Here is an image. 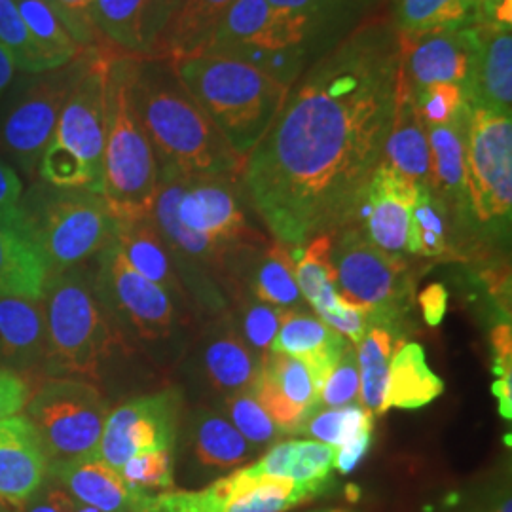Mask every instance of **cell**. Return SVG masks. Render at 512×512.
I'll return each instance as SVG.
<instances>
[{"label":"cell","instance_id":"36","mask_svg":"<svg viewBox=\"0 0 512 512\" xmlns=\"http://www.w3.org/2000/svg\"><path fill=\"white\" fill-rule=\"evenodd\" d=\"M476 21V0H393L391 23L399 37L463 29Z\"/></svg>","mask_w":512,"mask_h":512},{"label":"cell","instance_id":"29","mask_svg":"<svg viewBox=\"0 0 512 512\" xmlns=\"http://www.w3.org/2000/svg\"><path fill=\"white\" fill-rule=\"evenodd\" d=\"M245 469L255 476L291 478L311 497H317L332 480L334 448L311 439L283 440L255 463L245 465Z\"/></svg>","mask_w":512,"mask_h":512},{"label":"cell","instance_id":"53","mask_svg":"<svg viewBox=\"0 0 512 512\" xmlns=\"http://www.w3.org/2000/svg\"><path fill=\"white\" fill-rule=\"evenodd\" d=\"M423 321L429 327H439L448 310V291L440 283H431L418 296Z\"/></svg>","mask_w":512,"mask_h":512},{"label":"cell","instance_id":"47","mask_svg":"<svg viewBox=\"0 0 512 512\" xmlns=\"http://www.w3.org/2000/svg\"><path fill=\"white\" fill-rule=\"evenodd\" d=\"M359 393H361V378H359V365H357V351L349 342L344 353L340 355L338 363L332 368L327 382L321 387L315 410L357 403Z\"/></svg>","mask_w":512,"mask_h":512},{"label":"cell","instance_id":"49","mask_svg":"<svg viewBox=\"0 0 512 512\" xmlns=\"http://www.w3.org/2000/svg\"><path fill=\"white\" fill-rule=\"evenodd\" d=\"M48 2L80 48L86 50V48L103 44V38L99 35L95 27V18H93L95 0H48Z\"/></svg>","mask_w":512,"mask_h":512},{"label":"cell","instance_id":"55","mask_svg":"<svg viewBox=\"0 0 512 512\" xmlns=\"http://www.w3.org/2000/svg\"><path fill=\"white\" fill-rule=\"evenodd\" d=\"M478 21L512 29V0H476Z\"/></svg>","mask_w":512,"mask_h":512},{"label":"cell","instance_id":"38","mask_svg":"<svg viewBox=\"0 0 512 512\" xmlns=\"http://www.w3.org/2000/svg\"><path fill=\"white\" fill-rule=\"evenodd\" d=\"M450 215L429 186H418V198L410 213L406 251L421 258H437L450 247Z\"/></svg>","mask_w":512,"mask_h":512},{"label":"cell","instance_id":"1","mask_svg":"<svg viewBox=\"0 0 512 512\" xmlns=\"http://www.w3.org/2000/svg\"><path fill=\"white\" fill-rule=\"evenodd\" d=\"M401 78L391 18L363 21L296 80L247 156L241 188L274 241L298 251L348 226L382 162Z\"/></svg>","mask_w":512,"mask_h":512},{"label":"cell","instance_id":"11","mask_svg":"<svg viewBox=\"0 0 512 512\" xmlns=\"http://www.w3.org/2000/svg\"><path fill=\"white\" fill-rule=\"evenodd\" d=\"M84 50L71 63L46 71L19 93L0 124V147L27 173L38 162L54 135L59 114L86 63Z\"/></svg>","mask_w":512,"mask_h":512},{"label":"cell","instance_id":"10","mask_svg":"<svg viewBox=\"0 0 512 512\" xmlns=\"http://www.w3.org/2000/svg\"><path fill=\"white\" fill-rule=\"evenodd\" d=\"M29 420L50 463L93 459L109 418V404L86 380L52 378L27 401Z\"/></svg>","mask_w":512,"mask_h":512},{"label":"cell","instance_id":"45","mask_svg":"<svg viewBox=\"0 0 512 512\" xmlns=\"http://www.w3.org/2000/svg\"><path fill=\"white\" fill-rule=\"evenodd\" d=\"M118 473L131 488L147 492V494L154 490H160L162 494L175 490L173 452L171 450L145 452V454L133 456L122 465V469Z\"/></svg>","mask_w":512,"mask_h":512},{"label":"cell","instance_id":"9","mask_svg":"<svg viewBox=\"0 0 512 512\" xmlns=\"http://www.w3.org/2000/svg\"><path fill=\"white\" fill-rule=\"evenodd\" d=\"M465 184L471 232L505 236L512 215V114L469 107Z\"/></svg>","mask_w":512,"mask_h":512},{"label":"cell","instance_id":"4","mask_svg":"<svg viewBox=\"0 0 512 512\" xmlns=\"http://www.w3.org/2000/svg\"><path fill=\"white\" fill-rule=\"evenodd\" d=\"M116 54L122 52L107 42L88 48L84 69L38 162L44 183L65 190H90L101 196L109 73Z\"/></svg>","mask_w":512,"mask_h":512},{"label":"cell","instance_id":"13","mask_svg":"<svg viewBox=\"0 0 512 512\" xmlns=\"http://www.w3.org/2000/svg\"><path fill=\"white\" fill-rule=\"evenodd\" d=\"M183 399L177 389H164L137 397L114 408L105 421L93 459L120 471L122 465L139 454L171 450L181 429Z\"/></svg>","mask_w":512,"mask_h":512},{"label":"cell","instance_id":"7","mask_svg":"<svg viewBox=\"0 0 512 512\" xmlns=\"http://www.w3.org/2000/svg\"><path fill=\"white\" fill-rule=\"evenodd\" d=\"M19 211L27 222L50 275L78 268L114 239L116 220L105 200L90 190H65L38 184Z\"/></svg>","mask_w":512,"mask_h":512},{"label":"cell","instance_id":"33","mask_svg":"<svg viewBox=\"0 0 512 512\" xmlns=\"http://www.w3.org/2000/svg\"><path fill=\"white\" fill-rule=\"evenodd\" d=\"M444 393V382L427 363L425 349L416 342H403L395 349L385 384L384 406L399 410H416L437 401Z\"/></svg>","mask_w":512,"mask_h":512},{"label":"cell","instance_id":"37","mask_svg":"<svg viewBox=\"0 0 512 512\" xmlns=\"http://www.w3.org/2000/svg\"><path fill=\"white\" fill-rule=\"evenodd\" d=\"M395 338L397 336L393 330L374 327L368 330L365 338L355 346L359 378H361L359 403L372 414H384L382 406H384L389 363L395 349L403 344V340L395 342Z\"/></svg>","mask_w":512,"mask_h":512},{"label":"cell","instance_id":"28","mask_svg":"<svg viewBox=\"0 0 512 512\" xmlns=\"http://www.w3.org/2000/svg\"><path fill=\"white\" fill-rule=\"evenodd\" d=\"M382 162L416 186H429L431 150L427 128L416 107V95L399 78L393 122L385 139Z\"/></svg>","mask_w":512,"mask_h":512},{"label":"cell","instance_id":"22","mask_svg":"<svg viewBox=\"0 0 512 512\" xmlns=\"http://www.w3.org/2000/svg\"><path fill=\"white\" fill-rule=\"evenodd\" d=\"M50 461L27 416L0 420V503L21 507L44 486Z\"/></svg>","mask_w":512,"mask_h":512},{"label":"cell","instance_id":"32","mask_svg":"<svg viewBox=\"0 0 512 512\" xmlns=\"http://www.w3.org/2000/svg\"><path fill=\"white\" fill-rule=\"evenodd\" d=\"M112 241L139 274L162 287L169 296L171 293L183 296V285L175 270L173 256L150 217L116 220Z\"/></svg>","mask_w":512,"mask_h":512},{"label":"cell","instance_id":"51","mask_svg":"<svg viewBox=\"0 0 512 512\" xmlns=\"http://www.w3.org/2000/svg\"><path fill=\"white\" fill-rule=\"evenodd\" d=\"M29 384L25 378L0 366V420L18 416L29 401Z\"/></svg>","mask_w":512,"mask_h":512},{"label":"cell","instance_id":"35","mask_svg":"<svg viewBox=\"0 0 512 512\" xmlns=\"http://www.w3.org/2000/svg\"><path fill=\"white\" fill-rule=\"evenodd\" d=\"M251 294L256 300L281 310H302L304 296L294 279L293 249L274 241L256 251Z\"/></svg>","mask_w":512,"mask_h":512},{"label":"cell","instance_id":"31","mask_svg":"<svg viewBox=\"0 0 512 512\" xmlns=\"http://www.w3.org/2000/svg\"><path fill=\"white\" fill-rule=\"evenodd\" d=\"M190 450L194 461L209 473H232L258 454V448L239 433L232 421L207 408L196 410L192 418Z\"/></svg>","mask_w":512,"mask_h":512},{"label":"cell","instance_id":"54","mask_svg":"<svg viewBox=\"0 0 512 512\" xmlns=\"http://www.w3.org/2000/svg\"><path fill=\"white\" fill-rule=\"evenodd\" d=\"M23 186L18 173L6 160L0 158V213H10L18 209Z\"/></svg>","mask_w":512,"mask_h":512},{"label":"cell","instance_id":"44","mask_svg":"<svg viewBox=\"0 0 512 512\" xmlns=\"http://www.w3.org/2000/svg\"><path fill=\"white\" fill-rule=\"evenodd\" d=\"M226 414L239 433L249 440L258 450L274 444L283 433L266 410L256 401L253 389L241 391L224 399Z\"/></svg>","mask_w":512,"mask_h":512},{"label":"cell","instance_id":"8","mask_svg":"<svg viewBox=\"0 0 512 512\" xmlns=\"http://www.w3.org/2000/svg\"><path fill=\"white\" fill-rule=\"evenodd\" d=\"M330 262L340 298L368 311L374 327L393 330L410 306L416 283L406 258L376 247L348 224L334 234Z\"/></svg>","mask_w":512,"mask_h":512},{"label":"cell","instance_id":"16","mask_svg":"<svg viewBox=\"0 0 512 512\" xmlns=\"http://www.w3.org/2000/svg\"><path fill=\"white\" fill-rule=\"evenodd\" d=\"M232 44L268 50H306L311 54L315 50L325 54L334 46H327L306 19L275 10L268 0H236L198 54Z\"/></svg>","mask_w":512,"mask_h":512},{"label":"cell","instance_id":"3","mask_svg":"<svg viewBox=\"0 0 512 512\" xmlns=\"http://www.w3.org/2000/svg\"><path fill=\"white\" fill-rule=\"evenodd\" d=\"M169 65L243 160L272 128L291 92L289 86L230 55H186Z\"/></svg>","mask_w":512,"mask_h":512},{"label":"cell","instance_id":"43","mask_svg":"<svg viewBox=\"0 0 512 512\" xmlns=\"http://www.w3.org/2000/svg\"><path fill=\"white\" fill-rule=\"evenodd\" d=\"M275 10L306 19L327 44L340 40V29L348 25L355 0H268ZM346 37V35H344ZM330 44V46H332Z\"/></svg>","mask_w":512,"mask_h":512},{"label":"cell","instance_id":"56","mask_svg":"<svg viewBox=\"0 0 512 512\" xmlns=\"http://www.w3.org/2000/svg\"><path fill=\"white\" fill-rule=\"evenodd\" d=\"M16 76V65L10 54L0 46V95L8 90Z\"/></svg>","mask_w":512,"mask_h":512},{"label":"cell","instance_id":"25","mask_svg":"<svg viewBox=\"0 0 512 512\" xmlns=\"http://www.w3.org/2000/svg\"><path fill=\"white\" fill-rule=\"evenodd\" d=\"M50 277L21 211L0 213V298L40 300Z\"/></svg>","mask_w":512,"mask_h":512},{"label":"cell","instance_id":"42","mask_svg":"<svg viewBox=\"0 0 512 512\" xmlns=\"http://www.w3.org/2000/svg\"><path fill=\"white\" fill-rule=\"evenodd\" d=\"M0 46L25 73L52 71L46 55L38 48L14 0H0Z\"/></svg>","mask_w":512,"mask_h":512},{"label":"cell","instance_id":"52","mask_svg":"<svg viewBox=\"0 0 512 512\" xmlns=\"http://www.w3.org/2000/svg\"><path fill=\"white\" fill-rule=\"evenodd\" d=\"M372 444V431H365L359 437L334 448V471L340 475H349L363 461Z\"/></svg>","mask_w":512,"mask_h":512},{"label":"cell","instance_id":"15","mask_svg":"<svg viewBox=\"0 0 512 512\" xmlns=\"http://www.w3.org/2000/svg\"><path fill=\"white\" fill-rule=\"evenodd\" d=\"M241 177L184 179L177 202V219L190 232L219 239L236 247H262L266 243L245 217Z\"/></svg>","mask_w":512,"mask_h":512},{"label":"cell","instance_id":"19","mask_svg":"<svg viewBox=\"0 0 512 512\" xmlns=\"http://www.w3.org/2000/svg\"><path fill=\"white\" fill-rule=\"evenodd\" d=\"M181 0H95L93 18L103 42L122 54L156 59Z\"/></svg>","mask_w":512,"mask_h":512},{"label":"cell","instance_id":"40","mask_svg":"<svg viewBox=\"0 0 512 512\" xmlns=\"http://www.w3.org/2000/svg\"><path fill=\"white\" fill-rule=\"evenodd\" d=\"M374 429V414L361 403L338 408H319L308 414L296 433L308 435L311 440L338 448L365 431Z\"/></svg>","mask_w":512,"mask_h":512},{"label":"cell","instance_id":"26","mask_svg":"<svg viewBox=\"0 0 512 512\" xmlns=\"http://www.w3.org/2000/svg\"><path fill=\"white\" fill-rule=\"evenodd\" d=\"M349 342L330 329L317 315L302 310H283L272 353H285L310 368L317 397L332 368Z\"/></svg>","mask_w":512,"mask_h":512},{"label":"cell","instance_id":"20","mask_svg":"<svg viewBox=\"0 0 512 512\" xmlns=\"http://www.w3.org/2000/svg\"><path fill=\"white\" fill-rule=\"evenodd\" d=\"M399 44L401 80L414 95L431 84L452 82L465 86L473 55L471 25L420 37H399Z\"/></svg>","mask_w":512,"mask_h":512},{"label":"cell","instance_id":"21","mask_svg":"<svg viewBox=\"0 0 512 512\" xmlns=\"http://www.w3.org/2000/svg\"><path fill=\"white\" fill-rule=\"evenodd\" d=\"M473 55L463 86L469 107L512 112V29L488 21L471 25Z\"/></svg>","mask_w":512,"mask_h":512},{"label":"cell","instance_id":"14","mask_svg":"<svg viewBox=\"0 0 512 512\" xmlns=\"http://www.w3.org/2000/svg\"><path fill=\"white\" fill-rule=\"evenodd\" d=\"M310 499L291 478L251 475L243 465L202 490L154 495L150 512H287Z\"/></svg>","mask_w":512,"mask_h":512},{"label":"cell","instance_id":"58","mask_svg":"<svg viewBox=\"0 0 512 512\" xmlns=\"http://www.w3.org/2000/svg\"><path fill=\"white\" fill-rule=\"evenodd\" d=\"M313 512H355V511H349V509H323V511H313Z\"/></svg>","mask_w":512,"mask_h":512},{"label":"cell","instance_id":"23","mask_svg":"<svg viewBox=\"0 0 512 512\" xmlns=\"http://www.w3.org/2000/svg\"><path fill=\"white\" fill-rule=\"evenodd\" d=\"M54 478L74 499L99 512H150L154 495L131 488L122 475L99 459L50 463Z\"/></svg>","mask_w":512,"mask_h":512},{"label":"cell","instance_id":"59","mask_svg":"<svg viewBox=\"0 0 512 512\" xmlns=\"http://www.w3.org/2000/svg\"><path fill=\"white\" fill-rule=\"evenodd\" d=\"M0 512H4V511H2V507H0Z\"/></svg>","mask_w":512,"mask_h":512},{"label":"cell","instance_id":"12","mask_svg":"<svg viewBox=\"0 0 512 512\" xmlns=\"http://www.w3.org/2000/svg\"><path fill=\"white\" fill-rule=\"evenodd\" d=\"M97 256L99 268L93 279V291L114 325L126 327L147 342L167 338L177 323L173 298L139 274L114 241Z\"/></svg>","mask_w":512,"mask_h":512},{"label":"cell","instance_id":"30","mask_svg":"<svg viewBox=\"0 0 512 512\" xmlns=\"http://www.w3.org/2000/svg\"><path fill=\"white\" fill-rule=\"evenodd\" d=\"M202 363L205 378L224 399L253 389L262 370L260 357L230 323H222L209 336L203 346Z\"/></svg>","mask_w":512,"mask_h":512},{"label":"cell","instance_id":"6","mask_svg":"<svg viewBox=\"0 0 512 512\" xmlns=\"http://www.w3.org/2000/svg\"><path fill=\"white\" fill-rule=\"evenodd\" d=\"M131 63V55L116 54L109 73L101 198L114 220L150 217L160 186L154 148L131 105Z\"/></svg>","mask_w":512,"mask_h":512},{"label":"cell","instance_id":"57","mask_svg":"<svg viewBox=\"0 0 512 512\" xmlns=\"http://www.w3.org/2000/svg\"><path fill=\"white\" fill-rule=\"evenodd\" d=\"M490 512H512L511 497L507 495L505 499H501V501H499V505H497V507H495V509H492V511Z\"/></svg>","mask_w":512,"mask_h":512},{"label":"cell","instance_id":"50","mask_svg":"<svg viewBox=\"0 0 512 512\" xmlns=\"http://www.w3.org/2000/svg\"><path fill=\"white\" fill-rule=\"evenodd\" d=\"M19 509L21 512H99L90 505H84L78 499H74L73 495L59 484L42 486L37 494L27 503H23Z\"/></svg>","mask_w":512,"mask_h":512},{"label":"cell","instance_id":"48","mask_svg":"<svg viewBox=\"0 0 512 512\" xmlns=\"http://www.w3.org/2000/svg\"><path fill=\"white\" fill-rule=\"evenodd\" d=\"M416 107L425 128L450 124L467 110L465 92L459 84H431L416 93Z\"/></svg>","mask_w":512,"mask_h":512},{"label":"cell","instance_id":"41","mask_svg":"<svg viewBox=\"0 0 512 512\" xmlns=\"http://www.w3.org/2000/svg\"><path fill=\"white\" fill-rule=\"evenodd\" d=\"M260 376L274 385L281 397L300 408L306 418L315 410L317 387L313 384L310 368L302 361L285 353H270L262 363Z\"/></svg>","mask_w":512,"mask_h":512},{"label":"cell","instance_id":"17","mask_svg":"<svg viewBox=\"0 0 512 512\" xmlns=\"http://www.w3.org/2000/svg\"><path fill=\"white\" fill-rule=\"evenodd\" d=\"M334 234H321L304 245V253L294 262V279L317 317L330 329L357 346L372 329L370 313L353 306L336 293V274L330 262Z\"/></svg>","mask_w":512,"mask_h":512},{"label":"cell","instance_id":"2","mask_svg":"<svg viewBox=\"0 0 512 512\" xmlns=\"http://www.w3.org/2000/svg\"><path fill=\"white\" fill-rule=\"evenodd\" d=\"M129 93L160 177H241L245 160L226 143L169 61L133 57Z\"/></svg>","mask_w":512,"mask_h":512},{"label":"cell","instance_id":"34","mask_svg":"<svg viewBox=\"0 0 512 512\" xmlns=\"http://www.w3.org/2000/svg\"><path fill=\"white\" fill-rule=\"evenodd\" d=\"M236 0H181L165 31L156 59H181L202 52Z\"/></svg>","mask_w":512,"mask_h":512},{"label":"cell","instance_id":"18","mask_svg":"<svg viewBox=\"0 0 512 512\" xmlns=\"http://www.w3.org/2000/svg\"><path fill=\"white\" fill-rule=\"evenodd\" d=\"M418 198V186L380 162L366 184L361 202L349 224H355L368 241L387 253L403 255L410 213Z\"/></svg>","mask_w":512,"mask_h":512},{"label":"cell","instance_id":"39","mask_svg":"<svg viewBox=\"0 0 512 512\" xmlns=\"http://www.w3.org/2000/svg\"><path fill=\"white\" fill-rule=\"evenodd\" d=\"M19 16L25 21L29 33L35 38L38 48L46 55L52 69H59L71 63L74 57L84 52L63 21L55 14L48 0H14ZM88 50V48H86Z\"/></svg>","mask_w":512,"mask_h":512},{"label":"cell","instance_id":"24","mask_svg":"<svg viewBox=\"0 0 512 512\" xmlns=\"http://www.w3.org/2000/svg\"><path fill=\"white\" fill-rule=\"evenodd\" d=\"M469 107L450 124L427 128L431 171L429 188L448 209L450 222L459 230H471L465 184V137Z\"/></svg>","mask_w":512,"mask_h":512},{"label":"cell","instance_id":"27","mask_svg":"<svg viewBox=\"0 0 512 512\" xmlns=\"http://www.w3.org/2000/svg\"><path fill=\"white\" fill-rule=\"evenodd\" d=\"M48 336L42 298H0V365L6 370L46 368Z\"/></svg>","mask_w":512,"mask_h":512},{"label":"cell","instance_id":"5","mask_svg":"<svg viewBox=\"0 0 512 512\" xmlns=\"http://www.w3.org/2000/svg\"><path fill=\"white\" fill-rule=\"evenodd\" d=\"M46 315V372L59 378L97 380L101 366L122 344L120 330L78 268L52 274L42 294Z\"/></svg>","mask_w":512,"mask_h":512},{"label":"cell","instance_id":"46","mask_svg":"<svg viewBox=\"0 0 512 512\" xmlns=\"http://www.w3.org/2000/svg\"><path fill=\"white\" fill-rule=\"evenodd\" d=\"M281 308H275L270 304H264L256 298H247L241 304L239 313V325H241V336L249 344V348L255 351L264 363L268 355L272 353L277 330L281 325Z\"/></svg>","mask_w":512,"mask_h":512}]
</instances>
